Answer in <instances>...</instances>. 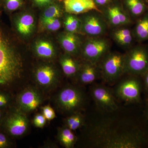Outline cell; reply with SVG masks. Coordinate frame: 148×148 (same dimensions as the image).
Instances as JSON below:
<instances>
[{
	"label": "cell",
	"mask_w": 148,
	"mask_h": 148,
	"mask_svg": "<svg viewBox=\"0 0 148 148\" xmlns=\"http://www.w3.org/2000/svg\"><path fill=\"white\" fill-rule=\"evenodd\" d=\"M116 110L100 111L103 113L102 116L88 124L85 123L86 146L101 148H148V127L132 117L118 115Z\"/></svg>",
	"instance_id": "cell-1"
},
{
	"label": "cell",
	"mask_w": 148,
	"mask_h": 148,
	"mask_svg": "<svg viewBox=\"0 0 148 148\" xmlns=\"http://www.w3.org/2000/svg\"><path fill=\"white\" fill-rule=\"evenodd\" d=\"M9 29L0 23V90L9 91L20 77L22 58Z\"/></svg>",
	"instance_id": "cell-2"
},
{
	"label": "cell",
	"mask_w": 148,
	"mask_h": 148,
	"mask_svg": "<svg viewBox=\"0 0 148 148\" xmlns=\"http://www.w3.org/2000/svg\"><path fill=\"white\" fill-rule=\"evenodd\" d=\"M55 101L59 110L63 113L70 115L83 110L86 104V97L79 88L68 85L58 92Z\"/></svg>",
	"instance_id": "cell-3"
},
{
	"label": "cell",
	"mask_w": 148,
	"mask_h": 148,
	"mask_svg": "<svg viewBox=\"0 0 148 148\" xmlns=\"http://www.w3.org/2000/svg\"><path fill=\"white\" fill-rule=\"evenodd\" d=\"M128 75L120 81L113 91L116 98L127 104H136L141 101L143 89L142 77Z\"/></svg>",
	"instance_id": "cell-4"
},
{
	"label": "cell",
	"mask_w": 148,
	"mask_h": 148,
	"mask_svg": "<svg viewBox=\"0 0 148 148\" xmlns=\"http://www.w3.org/2000/svg\"><path fill=\"white\" fill-rule=\"evenodd\" d=\"M148 69V46H136L125 54V74L142 77Z\"/></svg>",
	"instance_id": "cell-5"
},
{
	"label": "cell",
	"mask_w": 148,
	"mask_h": 148,
	"mask_svg": "<svg viewBox=\"0 0 148 148\" xmlns=\"http://www.w3.org/2000/svg\"><path fill=\"white\" fill-rule=\"evenodd\" d=\"M124 56L121 53L108 52L100 61L101 78L105 82L112 84L125 74Z\"/></svg>",
	"instance_id": "cell-6"
},
{
	"label": "cell",
	"mask_w": 148,
	"mask_h": 148,
	"mask_svg": "<svg viewBox=\"0 0 148 148\" xmlns=\"http://www.w3.org/2000/svg\"><path fill=\"white\" fill-rule=\"evenodd\" d=\"M29 120L24 112L13 107L7 111L0 124V129L12 138L21 137L27 132Z\"/></svg>",
	"instance_id": "cell-7"
},
{
	"label": "cell",
	"mask_w": 148,
	"mask_h": 148,
	"mask_svg": "<svg viewBox=\"0 0 148 148\" xmlns=\"http://www.w3.org/2000/svg\"><path fill=\"white\" fill-rule=\"evenodd\" d=\"M109 47V43L106 39L91 37L82 45L81 54L84 61L98 64L108 53Z\"/></svg>",
	"instance_id": "cell-8"
},
{
	"label": "cell",
	"mask_w": 148,
	"mask_h": 148,
	"mask_svg": "<svg viewBox=\"0 0 148 148\" xmlns=\"http://www.w3.org/2000/svg\"><path fill=\"white\" fill-rule=\"evenodd\" d=\"M90 91V95L99 111L113 112L119 108L113 91L108 86L103 84H92Z\"/></svg>",
	"instance_id": "cell-9"
},
{
	"label": "cell",
	"mask_w": 148,
	"mask_h": 148,
	"mask_svg": "<svg viewBox=\"0 0 148 148\" xmlns=\"http://www.w3.org/2000/svg\"><path fill=\"white\" fill-rule=\"evenodd\" d=\"M99 13H88L81 18L82 34L94 37H100L106 34L107 23Z\"/></svg>",
	"instance_id": "cell-10"
},
{
	"label": "cell",
	"mask_w": 148,
	"mask_h": 148,
	"mask_svg": "<svg viewBox=\"0 0 148 148\" xmlns=\"http://www.w3.org/2000/svg\"><path fill=\"white\" fill-rule=\"evenodd\" d=\"M42 97L36 88H28L20 94L16 99L17 108L23 112H30L36 110L42 102Z\"/></svg>",
	"instance_id": "cell-11"
},
{
	"label": "cell",
	"mask_w": 148,
	"mask_h": 148,
	"mask_svg": "<svg viewBox=\"0 0 148 148\" xmlns=\"http://www.w3.org/2000/svg\"><path fill=\"white\" fill-rule=\"evenodd\" d=\"M82 64L79 71L76 75L77 82L82 85L92 84L101 78V69L99 64L84 61Z\"/></svg>",
	"instance_id": "cell-12"
},
{
	"label": "cell",
	"mask_w": 148,
	"mask_h": 148,
	"mask_svg": "<svg viewBox=\"0 0 148 148\" xmlns=\"http://www.w3.org/2000/svg\"><path fill=\"white\" fill-rule=\"evenodd\" d=\"M12 25L15 32L19 36L28 37L34 30L35 18L29 13L15 15L12 18Z\"/></svg>",
	"instance_id": "cell-13"
},
{
	"label": "cell",
	"mask_w": 148,
	"mask_h": 148,
	"mask_svg": "<svg viewBox=\"0 0 148 148\" xmlns=\"http://www.w3.org/2000/svg\"><path fill=\"white\" fill-rule=\"evenodd\" d=\"M36 82L42 87H52L58 82L57 71L49 65H42L37 68L35 73Z\"/></svg>",
	"instance_id": "cell-14"
},
{
	"label": "cell",
	"mask_w": 148,
	"mask_h": 148,
	"mask_svg": "<svg viewBox=\"0 0 148 148\" xmlns=\"http://www.w3.org/2000/svg\"><path fill=\"white\" fill-rule=\"evenodd\" d=\"M64 9L67 13L77 14L95 11L102 14L94 0H64Z\"/></svg>",
	"instance_id": "cell-15"
},
{
	"label": "cell",
	"mask_w": 148,
	"mask_h": 148,
	"mask_svg": "<svg viewBox=\"0 0 148 148\" xmlns=\"http://www.w3.org/2000/svg\"><path fill=\"white\" fill-rule=\"evenodd\" d=\"M58 40L66 53L73 56L81 53V41L77 34L63 32L59 35Z\"/></svg>",
	"instance_id": "cell-16"
},
{
	"label": "cell",
	"mask_w": 148,
	"mask_h": 148,
	"mask_svg": "<svg viewBox=\"0 0 148 148\" xmlns=\"http://www.w3.org/2000/svg\"><path fill=\"white\" fill-rule=\"evenodd\" d=\"M107 16L110 24L115 27L127 25L131 22L129 15L117 6L109 8Z\"/></svg>",
	"instance_id": "cell-17"
},
{
	"label": "cell",
	"mask_w": 148,
	"mask_h": 148,
	"mask_svg": "<svg viewBox=\"0 0 148 148\" xmlns=\"http://www.w3.org/2000/svg\"><path fill=\"white\" fill-rule=\"evenodd\" d=\"M59 61L64 73L69 77L75 76L82 64L73 56L67 53L61 56Z\"/></svg>",
	"instance_id": "cell-18"
},
{
	"label": "cell",
	"mask_w": 148,
	"mask_h": 148,
	"mask_svg": "<svg viewBox=\"0 0 148 148\" xmlns=\"http://www.w3.org/2000/svg\"><path fill=\"white\" fill-rule=\"evenodd\" d=\"M34 49L36 55L40 58L50 59L55 57V48L52 43L47 40L42 39L37 41Z\"/></svg>",
	"instance_id": "cell-19"
},
{
	"label": "cell",
	"mask_w": 148,
	"mask_h": 148,
	"mask_svg": "<svg viewBox=\"0 0 148 148\" xmlns=\"http://www.w3.org/2000/svg\"><path fill=\"white\" fill-rule=\"evenodd\" d=\"M132 32L134 38L139 42L148 40V12L139 19Z\"/></svg>",
	"instance_id": "cell-20"
},
{
	"label": "cell",
	"mask_w": 148,
	"mask_h": 148,
	"mask_svg": "<svg viewBox=\"0 0 148 148\" xmlns=\"http://www.w3.org/2000/svg\"><path fill=\"white\" fill-rule=\"evenodd\" d=\"M57 137L60 143L66 148H73L77 140L73 130L65 125L58 129Z\"/></svg>",
	"instance_id": "cell-21"
},
{
	"label": "cell",
	"mask_w": 148,
	"mask_h": 148,
	"mask_svg": "<svg viewBox=\"0 0 148 148\" xmlns=\"http://www.w3.org/2000/svg\"><path fill=\"white\" fill-rule=\"evenodd\" d=\"M64 125L72 130H75L84 126L86 123L85 117L81 112H77L69 115L64 120Z\"/></svg>",
	"instance_id": "cell-22"
},
{
	"label": "cell",
	"mask_w": 148,
	"mask_h": 148,
	"mask_svg": "<svg viewBox=\"0 0 148 148\" xmlns=\"http://www.w3.org/2000/svg\"><path fill=\"white\" fill-rule=\"evenodd\" d=\"M113 36L115 40L123 46H129L132 44L134 38L133 32L129 29L123 28L116 30Z\"/></svg>",
	"instance_id": "cell-23"
},
{
	"label": "cell",
	"mask_w": 148,
	"mask_h": 148,
	"mask_svg": "<svg viewBox=\"0 0 148 148\" xmlns=\"http://www.w3.org/2000/svg\"><path fill=\"white\" fill-rule=\"evenodd\" d=\"M66 32L75 34H82L81 32V20L76 15L68 13L64 22Z\"/></svg>",
	"instance_id": "cell-24"
},
{
	"label": "cell",
	"mask_w": 148,
	"mask_h": 148,
	"mask_svg": "<svg viewBox=\"0 0 148 148\" xmlns=\"http://www.w3.org/2000/svg\"><path fill=\"white\" fill-rule=\"evenodd\" d=\"M130 14L134 17L142 16L146 12L147 7L143 0H126Z\"/></svg>",
	"instance_id": "cell-25"
},
{
	"label": "cell",
	"mask_w": 148,
	"mask_h": 148,
	"mask_svg": "<svg viewBox=\"0 0 148 148\" xmlns=\"http://www.w3.org/2000/svg\"><path fill=\"white\" fill-rule=\"evenodd\" d=\"M63 14L62 9L58 4L55 2L45 6L43 11L41 19L59 18Z\"/></svg>",
	"instance_id": "cell-26"
},
{
	"label": "cell",
	"mask_w": 148,
	"mask_h": 148,
	"mask_svg": "<svg viewBox=\"0 0 148 148\" xmlns=\"http://www.w3.org/2000/svg\"><path fill=\"white\" fill-rule=\"evenodd\" d=\"M13 98L10 91L0 90V109L8 110L13 106Z\"/></svg>",
	"instance_id": "cell-27"
},
{
	"label": "cell",
	"mask_w": 148,
	"mask_h": 148,
	"mask_svg": "<svg viewBox=\"0 0 148 148\" xmlns=\"http://www.w3.org/2000/svg\"><path fill=\"white\" fill-rule=\"evenodd\" d=\"M40 24L42 28L49 32L58 31L61 27V22L59 18L41 19Z\"/></svg>",
	"instance_id": "cell-28"
},
{
	"label": "cell",
	"mask_w": 148,
	"mask_h": 148,
	"mask_svg": "<svg viewBox=\"0 0 148 148\" xmlns=\"http://www.w3.org/2000/svg\"><path fill=\"white\" fill-rule=\"evenodd\" d=\"M23 0H4V10L10 14L18 9L23 4Z\"/></svg>",
	"instance_id": "cell-29"
},
{
	"label": "cell",
	"mask_w": 148,
	"mask_h": 148,
	"mask_svg": "<svg viewBox=\"0 0 148 148\" xmlns=\"http://www.w3.org/2000/svg\"><path fill=\"white\" fill-rule=\"evenodd\" d=\"M12 139L13 138L0 129V148H9L12 147Z\"/></svg>",
	"instance_id": "cell-30"
},
{
	"label": "cell",
	"mask_w": 148,
	"mask_h": 148,
	"mask_svg": "<svg viewBox=\"0 0 148 148\" xmlns=\"http://www.w3.org/2000/svg\"><path fill=\"white\" fill-rule=\"evenodd\" d=\"M42 114L47 120H52L55 118L56 114L53 109L49 105L44 106L42 108Z\"/></svg>",
	"instance_id": "cell-31"
},
{
	"label": "cell",
	"mask_w": 148,
	"mask_h": 148,
	"mask_svg": "<svg viewBox=\"0 0 148 148\" xmlns=\"http://www.w3.org/2000/svg\"><path fill=\"white\" fill-rule=\"evenodd\" d=\"M47 119L42 114H38L34 118L33 123L35 127L42 128L46 123Z\"/></svg>",
	"instance_id": "cell-32"
},
{
	"label": "cell",
	"mask_w": 148,
	"mask_h": 148,
	"mask_svg": "<svg viewBox=\"0 0 148 148\" xmlns=\"http://www.w3.org/2000/svg\"><path fill=\"white\" fill-rule=\"evenodd\" d=\"M55 0H34L36 5L39 7H45L54 2Z\"/></svg>",
	"instance_id": "cell-33"
},
{
	"label": "cell",
	"mask_w": 148,
	"mask_h": 148,
	"mask_svg": "<svg viewBox=\"0 0 148 148\" xmlns=\"http://www.w3.org/2000/svg\"><path fill=\"white\" fill-rule=\"evenodd\" d=\"M143 80V89L145 90L148 96V69L142 77Z\"/></svg>",
	"instance_id": "cell-34"
},
{
	"label": "cell",
	"mask_w": 148,
	"mask_h": 148,
	"mask_svg": "<svg viewBox=\"0 0 148 148\" xmlns=\"http://www.w3.org/2000/svg\"><path fill=\"white\" fill-rule=\"evenodd\" d=\"M144 115L147 121L148 122V96L146 101L145 106L144 110Z\"/></svg>",
	"instance_id": "cell-35"
},
{
	"label": "cell",
	"mask_w": 148,
	"mask_h": 148,
	"mask_svg": "<svg viewBox=\"0 0 148 148\" xmlns=\"http://www.w3.org/2000/svg\"><path fill=\"white\" fill-rule=\"evenodd\" d=\"M110 0H94V2L96 4L99 5H104L107 3Z\"/></svg>",
	"instance_id": "cell-36"
},
{
	"label": "cell",
	"mask_w": 148,
	"mask_h": 148,
	"mask_svg": "<svg viewBox=\"0 0 148 148\" xmlns=\"http://www.w3.org/2000/svg\"><path fill=\"white\" fill-rule=\"evenodd\" d=\"M7 111L5 110H1L0 109V124L2 121L3 119L5 116Z\"/></svg>",
	"instance_id": "cell-37"
},
{
	"label": "cell",
	"mask_w": 148,
	"mask_h": 148,
	"mask_svg": "<svg viewBox=\"0 0 148 148\" xmlns=\"http://www.w3.org/2000/svg\"><path fill=\"white\" fill-rule=\"evenodd\" d=\"M145 1L147 2L148 3V0H145Z\"/></svg>",
	"instance_id": "cell-38"
},
{
	"label": "cell",
	"mask_w": 148,
	"mask_h": 148,
	"mask_svg": "<svg viewBox=\"0 0 148 148\" xmlns=\"http://www.w3.org/2000/svg\"><path fill=\"white\" fill-rule=\"evenodd\" d=\"M0 1H1V0H0Z\"/></svg>",
	"instance_id": "cell-39"
}]
</instances>
